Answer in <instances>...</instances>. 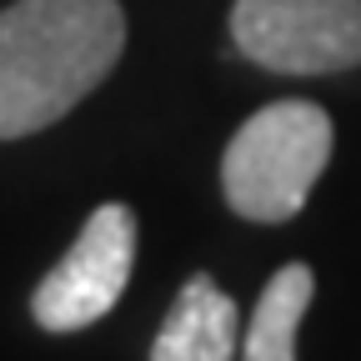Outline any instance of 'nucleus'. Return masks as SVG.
<instances>
[{
    "label": "nucleus",
    "instance_id": "6",
    "mask_svg": "<svg viewBox=\"0 0 361 361\" xmlns=\"http://www.w3.org/2000/svg\"><path fill=\"white\" fill-rule=\"evenodd\" d=\"M311 296H316L311 266H301V261L281 266L266 281V291L251 311L241 361H296V331H301V316H306Z\"/></svg>",
    "mask_w": 361,
    "mask_h": 361
},
{
    "label": "nucleus",
    "instance_id": "3",
    "mask_svg": "<svg viewBox=\"0 0 361 361\" xmlns=\"http://www.w3.org/2000/svg\"><path fill=\"white\" fill-rule=\"evenodd\" d=\"M231 40L276 75H336L361 66V0H236Z\"/></svg>",
    "mask_w": 361,
    "mask_h": 361
},
{
    "label": "nucleus",
    "instance_id": "4",
    "mask_svg": "<svg viewBox=\"0 0 361 361\" xmlns=\"http://www.w3.org/2000/svg\"><path fill=\"white\" fill-rule=\"evenodd\" d=\"M130 266H135V211L121 201H106L90 211L75 246L40 276V286L30 296L35 326L56 331V336L96 326L121 301Z\"/></svg>",
    "mask_w": 361,
    "mask_h": 361
},
{
    "label": "nucleus",
    "instance_id": "5",
    "mask_svg": "<svg viewBox=\"0 0 361 361\" xmlns=\"http://www.w3.org/2000/svg\"><path fill=\"white\" fill-rule=\"evenodd\" d=\"M151 361H236V301L216 286V276L196 271L176 291L151 341Z\"/></svg>",
    "mask_w": 361,
    "mask_h": 361
},
{
    "label": "nucleus",
    "instance_id": "2",
    "mask_svg": "<svg viewBox=\"0 0 361 361\" xmlns=\"http://www.w3.org/2000/svg\"><path fill=\"white\" fill-rule=\"evenodd\" d=\"M331 161V116L311 101H276L256 111L221 156L226 206L246 221H291Z\"/></svg>",
    "mask_w": 361,
    "mask_h": 361
},
{
    "label": "nucleus",
    "instance_id": "1",
    "mask_svg": "<svg viewBox=\"0 0 361 361\" xmlns=\"http://www.w3.org/2000/svg\"><path fill=\"white\" fill-rule=\"evenodd\" d=\"M126 51L121 0H16L0 11V141L56 126Z\"/></svg>",
    "mask_w": 361,
    "mask_h": 361
}]
</instances>
